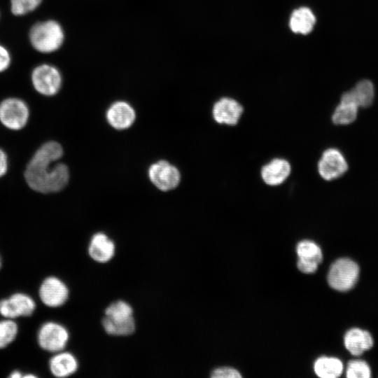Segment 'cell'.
Masks as SVG:
<instances>
[{
	"instance_id": "cell-6",
	"label": "cell",
	"mask_w": 378,
	"mask_h": 378,
	"mask_svg": "<svg viewBox=\"0 0 378 378\" xmlns=\"http://www.w3.org/2000/svg\"><path fill=\"white\" fill-rule=\"evenodd\" d=\"M29 109L20 97L8 96L0 102V121L6 127L18 130L27 122Z\"/></svg>"
},
{
	"instance_id": "cell-20",
	"label": "cell",
	"mask_w": 378,
	"mask_h": 378,
	"mask_svg": "<svg viewBox=\"0 0 378 378\" xmlns=\"http://www.w3.org/2000/svg\"><path fill=\"white\" fill-rule=\"evenodd\" d=\"M316 374L321 378H337L344 370L342 360L336 357L321 356L314 363Z\"/></svg>"
},
{
	"instance_id": "cell-18",
	"label": "cell",
	"mask_w": 378,
	"mask_h": 378,
	"mask_svg": "<svg viewBox=\"0 0 378 378\" xmlns=\"http://www.w3.org/2000/svg\"><path fill=\"white\" fill-rule=\"evenodd\" d=\"M374 89L368 80L358 82L354 88L342 95L341 100L354 104L359 107H368L374 100Z\"/></svg>"
},
{
	"instance_id": "cell-7",
	"label": "cell",
	"mask_w": 378,
	"mask_h": 378,
	"mask_svg": "<svg viewBox=\"0 0 378 378\" xmlns=\"http://www.w3.org/2000/svg\"><path fill=\"white\" fill-rule=\"evenodd\" d=\"M69 340V332L61 324L55 322L44 323L39 330L38 341L41 347L50 352L62 351Z\"/></svg>"
},
{
	"instance_id": "cell-23",
	"label": "cell",
	"mask_w": 378,
	"mask_h": 378,
	"mask_svg": "<svg viewBox=\"0 0 378 378\" xmlns=\"http://www.w3.org/2000/svg\"><path fill=\"white\" fill-rule=\"evenodd\" d=\"M43 0H10V10L16 17H23L35 12Z\"/></svg>"
},
{
	"instance_id": "cell-9",
	"label": "cell",
	"mask_w": 378,
	"mask_h": 378,
	"mask_svg": "<svg viewBox=\"0 0 378 378\" xmlns=\"http://www.w3.org/2000/svg\"><path fill=\"white\" fill-rule=\"evenodd\" d=\"M348 169L343 155L336 148L326 150L318 163L319 175L326 181H332L344 174Z\"/></svg>"
},
{
	"instance_id": "cell-1",
	"label": "cell",
	"mask_w": 378,
	"mask_h": 378,
	"mask_svg": "<svg viewBox=\"0 0 378 378\" xmlns=\"http://www.w3.org/2000/svg\"><path fill=\"white\" fill-rule=\"evenodd\" d=\"M63 154L61 145L53 141L43 144L34 154L24 172L28 186L36 192H58L67 184L69 172L65 164L55 163Z\"/></svg>"
},
{
	"instance_id": "cell-31",
	"label": "cell",
	"mask_w": 378,
	"mask_h": 378,
	"mask_svg": "<svg viewBox=\"0 0 378 378\" xmlns=\"http://www.w3.org/2000/svg\"><path fill=\"white\" fill-rule=\"evenodd\" d=\"M1 257H0V268H1Z\"/></svg>"
},
{
	"instance_id": "cell-16",
	"label": "cell",
	"mask_w": 378,
	"mask_h": 378,
	"mask_svg": "<svg viewBox=\"0 0 378 378\" xmlns=\"http://www.w3.org/2000/svg\"><path fill=\"white\" fill-rule=\"evenodd\" d=\"M290 172V164L286 160L274 158L262 167L260 176L267 185L276 186L284 183Z\"/></svg>"
},
{
	"instance_id": "cell-15",
	"label": "cell",
	"mask_w": 378,
	"mask_h": 378,
	"mask_svg": "<svg viewBox=\"0 0 378 378\" xmlns=\"http://www.w3.org/2000/svg\"><path fill=\"white\" fill-rule=\"evenodd\" d=\"M344 344L351 355L359 356L373 346L374 340L368 330L352 328L345 333Z\"/></svg>"
},
{
	"instance_id": "cell-19",
	"label": "cell",
	"mask_w": 378,
	"mask_h": 378,
	"mask_svg": "<svg viewBox=\"0 0 378 378\" xmlns=\"http://www.w3.org/2000/svg\"><path fill=\"white\" fill-rule=\"evenodd\" d=\"M78 368L76 357L71 353L59 351L50 360V369L57 377H66L75 373Z\"/></svg>"
},
{
	"instance_id": "cell-28",
	"label": "cell",
	"mask_w": 378,
	"mask_h": 378,
	"mask_svg": "<svg viewBox=\"0 0 378 378\" xmlns=\"http://www.w3.org/2000/svg\"><path fill=\"white\" fill-rule=\"evenodd\" d=\"M318 264L313 262L306 261L298 259V267L300 271L305 274H311L316 272L318 268Z\"/></svg>"
},
{
	"instance_id": "cell-5",
	"label": "cell",
	"mask_w": 378,
	"mask_h": 378,
	"mask_svg": "<svg viewBox=\"0 0 378 378\" xmlns=\"http://www.w3.org/2000/svg\"><path fill=\"white\" fill-rule=\"evenodd\" d=\"M359 274V266L354 260L341 258L331 265L327 276L328 283L332 288L346 292L356 284Z\"/></svg>"
},
{
	"instance_id": "cell-22",
	"label": "cell",
	"mask_w": 378,
	"mask_h": 378,
	"mask_svg": "<svg viewBox=\"0 0 378 378\" xmlns=\"http://www.w3.org/2000/svg\"><path fill=\"white\" fill-rule=\"evenodd\" d=\"M298 259L316 262L319 265L323 260V254L318 244L311 240H302L296 247Z\"/></svg>"
},
{
	"instance_id": "cell-14",
	"label": "cell",
	"mask_w": 378,
	"mask_h": 378,
	"mask_svg": "<svg viewBox=\"0 0 378 378\" xmlns=\"http://www.w3.org/2000/svg\"><path fill=\"white\" fill-rule=\"evenodd\" d=\"M108 123L117 130L130 127L135 120V111L132 106L124 101L113 103L106 111Z\"/></svg>"
},
{
	"instance_id": "cell-17",
	"label": "cell",
	"mask_w": 378,
	"mask_h": 378,
	"mask_svg": "<svg viewBox=\"0 0 378 378\" xmlns=\"http://www.w3.org/2000/svg\"><path fill=\"white\" fill-rule=\"evenodd\" d=\"M316 18L312 10L301 6L293 10L290 15L288 27L296 34L307 35L316 24Z\"/></svg>"
},
{
	"instance_id": "cell-13",
	"label": "cell",
	"mask_w": 378,
	"mask_h": 378,
	"mask_svg": "<svg viewBox=\"0 0 378 378\" xmlns=\"http://www.w3.org/2000/svg\"><path fill=\"white\" fill-rule=\"evenodd\" d=\"M88 251L93 260L99 263H106L113 258L115 246L105 233L97 232L91 237Z\"/></svg>"
},
{
	"instance_id": "cell-12",
	"label": "cell",
	"mask_w": 378,
	"mask_h": 378,
	"mask_svg": "<svg viewBox=\"0 0 378 378\" xmlns=\"http://www.w3.org/2000/svg\"><path fill=\"white\" fill-rule=\"evenodd\" d=\"M243 111V106L237 100L230 97H222L214 103L212 115L214 120L219 124L235 125Z\"/></svg>"
},
{
	"instance_id": "cell-2",
	"label": "cell",
	"mask_w": 378,
	"mask_h": 378,
	"mask_svg": "<svg viewBox=\"0 0 378 378\" xmlns=\"http://www.w3.org/2000/svg\"><path fill=\"white\" fill-rule=\"evenodd\" d=\"M28 39L32 48L44 55L58 52L66 41V31L62 24L55 18L35 21L28 31Z\"/></svg>"
},
{
	"instance_id": "cell-27",
	"label": "cell",
	"mask_w": 378,
	"mask_h": 378,
	"mask_svg": "<svg viewBox=\"0 0 378 378\" xmlns=\"http://www.w3.org/2000/svg\"><path fill=\"white\" fill-rule=\"evenodd\" d=\"M12 62V55L9 49L0 43V74L6 71Z\"/></svg>"
},
{
	"instance_id": "cell-25",
	"label": "cell",
	"mask_w": 378,
	"mask_h": 378,
	"mask_svg": "<svg viewBox=\"0 0 378 378\" xmlns=\"http://www.w3.org/2000/svg\"><path fill=\"white\" fill-rule=\"evenodd\" d=\"M18 333L17 324L10 320L0 321V349L6 347L15 338Z\"/></svg>"
},
{
	"instance_id": "cell-21",
	"label": "cell",
	"mask_w": 378,
	"mask_h": 378,
	"mask_svg": "<svg viewBox=\"0 0 378 378\" xmlns=\"http://www.w3.org/2000/svg\"><path fill=\"white\" fill-rule=\"evenodd\" d=\"M358 109L354 104L340 100L332 114V120L335 125L350 124L356 120Z\"/></svg>"
},
{
	"instance_id": "cell-11",
	"label": "cell",
	"mask_w": 378,
	"mask_h": 378,
	"mask_svg": "<svg viewBox=\"0 0 378 378\" xmlns=\"http://www.w3.org/2000/svg\"><path fill=\"white\" fill-rule=\"evenodd\" d=\"M34 301L27 295L15 293L10 298L0 300V314L8 318L31 315L35 309Z\"/></svg>"
},
{
	"instance_id": "cell-29",
	"label": "cell",
	"mask_w": 378,
	"mask_h": 378,
	"mask_svg": "<svg viewBox=\"0 0 378 378\" xmlns=\"http://www.w3.org/2000/svg\"><path fill=\"white\" fill-rule=\"evenodd\" d=\"M8 160L5 152L0 148V177L4 176L7 171Z\"/></svg>"
},
{
	"instance_id": "cell-26",
	"label": "cell",
	"mask_w": 378,
	"mask_h": 378,
	"mask_svg": "<svg viewBox=\"0 0 378 378\" xmlns=\"http://www.w3.org/2000/svg\"><path fill=\"white\" fill-rule=\"evenodd\" d=\"M211 377L212 378H240L241 375L234 368L223 367L213 370Z\"/></svg>"
},
{
	"instance_id": "cell-3",
	"label": "cell",
	"mask_w": 378,
	"mask_h": 378,
	"mask_svg": "<svg viewBox=\"0 0 378 378\" xmlns=\"http://www.w3.org/2000/svg\"><path fill=\"white\" fill-rule=\"evenodd\" d=\"M102 324L105 332L112 336H127L135 330L133 309L127 302L117 300L104 312Z\"/></svg>"
},
{
	"instance_id": "cell-4",
	"label": "cell",
	"mask_w": 378,
	"mask_h": 378,
	"mask_svg": "<svg viewBox=\"0 0 378 378\" xmlns=\"http://www.w3.org/2000/svg\"><path fill=\"white\" fill-rule=\"evenodd\" d=\"M30 81L38 95L52 97L61 92L64 86V76L56 64L45 62L34 66L30 74Z\"/></svg>"
},
{
	"instance_id": "cell-8",
	"label": "cell",
	"mask_w": 378,
	"mask_h": 378,
	"mask_svg": "<svg viewBox=\"0 0 378 378\" xmlns=\"http://www.w3.org/2000/svg\"><path fill=\"white\" fill-rule=\"evenodd\" d=\"M148 176L151 182L163 191L175 188L181 178L178 169L165 160H160L150 165Z\"/></svg>"
},
{
	"instance_id": "cell-30",
	"label": "cell",
	"mask_w": 378,
	"mask_h": 378,
	"mask_svg": "<svg viewBox=\"0 0 378 378\" xmlns=\"http://www.w3.org/2000/svg\"><path fill=\"white\" fill-rule=\"evenodd\" d=\"M10 377L13 378H18L22 377V375L20 372L15 371L10 375Z\"/></svg>"
},
{
	"instance_id": "cell-10",
	"label": "cell",
	"mask_w": 378,
	"mask_h": 378,
	"mask_svg": "<svg viewBox=\"0 0 378 378\" xmlns=\"http://www.w3.org/2000/svg\"><path fill=\"white\" fill-rule=\"evenodd\" d=\"M39 295L46 305L57 307L64 304L67 300L69 290L62 280L55 276H50L41 284Z\"/></svg>"
},
{
	"instance_id": "cell-24",
	"label": "cell",
	"mask_w": 378,
	"mask_h": 378,
	"mask_svg": "<svg viewBox=\"0 0 378 378\" xmlns=\"http://www.w3.org/2000/svg\"><path fill=\"white\" fill-rule=\"evenodd\" d=\"M345 372L348 378H370L372 374L369 364L361 359L350 360Z\"/></svg>"
}]
</instances>
